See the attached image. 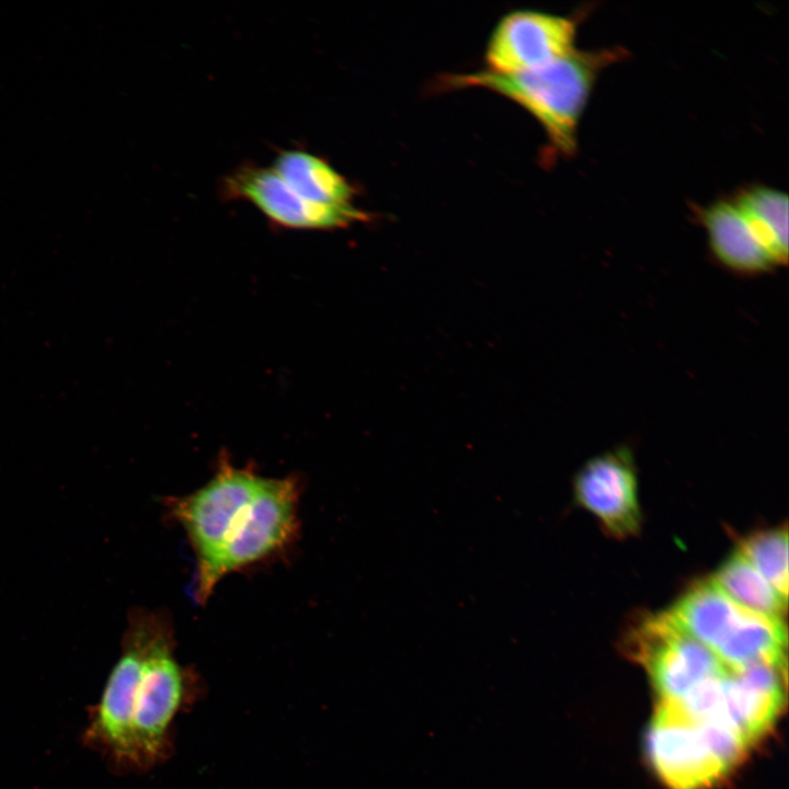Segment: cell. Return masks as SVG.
Here are the masks:
<instances>
[{
	"instance_id": "cell-13",
	"label": "cell",
	"mask_w": 789,
	"mask_h": 789,
	"mask_svg": "<svg viewBox=\"0 0 789 789\" xmlns=\"http://www.w3.org/2000/svg\"><path fill=\"white\" fill-rule=\"evenodd\" d=\"M776 266L788 261V195L768 186L744 188L733 199Z\"/></svg>"
},
{
	"instance_id": "cell-7",
	"label": "cell",
	"mask_w": 789,
	"mask_h": 789,
	"mask_svg": "<svg viewBox=\"0 0 789 789\" xmlns=\"http://www.w3.org/2000/svg\"><path fill=\"white\" fill-rule=\"evenodd\" d=\"M220 193L228 201L251 203L274 225L287 229H339L368 218L367 213L355 205L309 202L295 193L272 167L254 163H244L226 175Z\"/></svg>"
},
{
	"instance_id": "cell-2",
	"label": "cell",
	"mask_w": 789,
	"mask_h": 789,
	"mask_svg": "<svg viewBox=\"0 0 789 789\" xmlns=\"http://www.w3.org/2000/svg\"><path fill=\"white\" fill-rule=\"evenodd\" d=\"M627 56L621 47L574 48L537 68L500 73L481 69L446 75L442 88H483L517 103L542 127L552 149L562 156L576 150L578 127L594 84L610 65Z\"/></svg>"
},
{
	"instance_id": "cell-5",
	"label": "cell",
	"mask_w": 789,
	"mask_h": 789,
	"mask_svg": "<svg viewBox=\"0 0 789 789\" xmlns=\"http://www.w3.org/2000/svg\"><path fill=\"white\" fill-rule=\"evenodd\" d=\"M747 747L737 733L697 721L667 701H660L647 734L650 762L670 789L711 787Z\"/></svg>"
},
{
	"instance_id": "cell-4",
	"label": "cell",
	"mask_w": 789,
	"mask_h": 789,
	"mask_svg": "<svg viewBox=\"0 0 789 789\" xmlns=\"http://www.w3.org/2000/svg\"><path fill=\"white\" fill-rule=\"evenodd\" d=\"M665 614L730 670L785 665L787 630L782 619L744 608L711 579L691 586Z\"/></svg>"
},
{
	"instance_id": "cell-10",
	"label": "cell",
	"mask_w": 789,
	"mask_h": 789,
	"mask_svg": "<svg viewBox=\"0 0 789 789\" xmlns=\"http://www.w3.org/2000/svg\"><path fill=\"white\" fill-rule=\"evenodd\" d=\"M785 665L754 664L730 670L723 684V716L750 745L779 717L785 702Z\"/></svg>"
},
{
	"instance_id": "cell-3",
	"label": "cell",
	"mask_w": 789,
	"mask_h": 789,
	"mask_svg": "<svg viewBox=\"0 0 789 789\" xmlns=\"http://www.w3.org/2000/svg\"><path fill=\"white\" fill-rule=\"evenodd\" d=\"M125 634L138 655L133 686L134 766L149 768L171 755L173 721L193 700L195 682L175 656L173 630L164 615L134 614Z\"/></svg>"
},
{
	"instance_id": "cell-12",
	"label": "cell",
	"mask_w": 789,
	"mask_h": 789,
	"mask_svg": "<svg viewBox=\"0 0 789 789\" xmlns=\"http://www.w3.org/2000/svg\"><path fill=\"white\" fill-rule=\"evenodd\" d=\"M272 169L302 198L330 206L354 205V186L324 158L307 149H283Z\"/></svg>"
},
{
	"instance_id": "cell-9",
	"label": "cell",
	"mask_w": 789,
	"mask_h": 789,
	"mask_svg": "<svg viewBox=\"0 0 789 789\" xmlns=\"http://www.w3.org/2000/svg\"><path fill=\"white\" fill-rule=\"evenodd\" d=\"M573 496L613 537L622 539L639 531L638 479L628 448L606 451L584 464L574 477Z\"/></svg>"
},
{
	"instance_id": "cell-8",
	"label": "cell",
	"mask_w": 789,
	"mask_h": 789,
	"mask_svg": "<svg viewBox=\"0 0 789 789\" xmlns=\"http://www.w3.org/2000/svg\"><path fill=\"white\" fill-rule=\"evenodd\" d=\"M576 18L516 9L494 25L484 50L487 69L519 72L547 65L573 50Z\"/></svg>"
},
{
	"instance_id": "cell-14",
	"label": "cell",
	"mask_w": 789,
	"mask_h": 789,
	"mask_svg": "<svg viewBox=\"0 0 789 789\" xmlns=\"http://www.w3.org/2000/svg\"><path fill=\"white\" fill-rule=\"evenodd\" d=\"M711 580L744 608L778 619L786 614L788 599L739 551L721 563Z\"/></svg>"
},
{
	"instance_id": "cell-11",
	"label": "cell",
	"mask_w": 789,
	"mask_h": 789,
	"mask_svg": "<svg viewBox=\"0 0 789 789\" xmlns=\"http://www.w3.org/2000/svg\"><path fill=\"white\" fill-rule=\"evenodd\" d=\"M713 259L741 276H757L776 267L733 201H717L697 210Z\"/></svg>"
},
{
	"instance_id": "cell-1",
	"label": "cell",
	"mask_w": 789,
	"mask_h": 789,
	"mask_svg": "<svg viewBox=\"0 0 789 789\" xmlns=\"http://www.w3.org/2000/svg\"><path fill=\"white\" fill-rule=\"evenodd\" d=\"M299 485L267 478L229 460L190 494L167 501L196 558L194 595L204 603L228 574L286 548L298 529Z\"/></svg>"
},
{
	"instance_id": "cell-15",
	"label": "cell",
	"mask_w": 789,
	"mask_h": 789,
	"mask_svg": "<svg viewBox=\"0 0 789 789\" xmlns=\"http://www.w3.org/2000/svg\"><path fill=\"white\" fill-rule=\"evenodd\" d=\"M737 551L788 599L787 526L762 530L746 537Z\"/></svg>"
},
{
	"instance_id": "cell-6",
	"label": "cell",
	"mask_w": 789,
	"mask_h": 789,
	"mask_svg": "<svg viewBox=\"0 0 789 789\" xmlns=\"http://www.w3.org/2000/svg\"><path fill=\"white\" fill-rule=\"evenodd\" d=\"M625 643L630 656L645 670L660 701H679L728 668L665 613L637 620Z\"/></svg>"
}]
</instances>
